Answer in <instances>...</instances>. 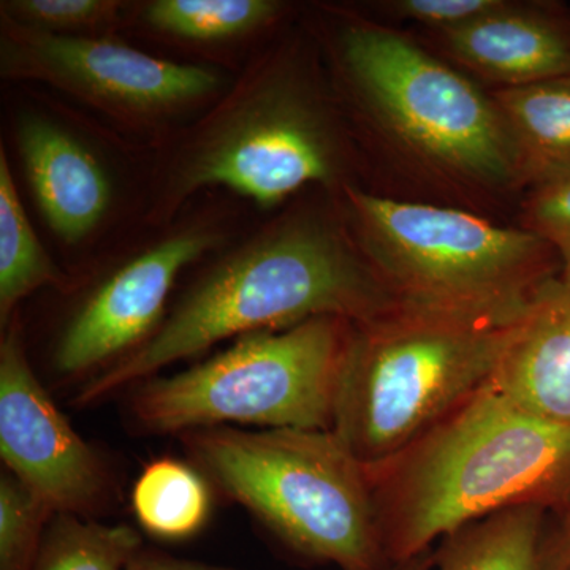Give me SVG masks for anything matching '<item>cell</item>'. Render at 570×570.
<instances>
[{
  "label": "cell",
  "mask_w": 570,
  "mask_h": 570,
  "mask_svg": "<svg viewBox=\"0 0 570 570\" xmlns=\"http://www.w3.org/2000/svg\"><path fill=\"white\" fill-rule=\"evenodd\" d=\"M223 239L217 224H183L108 273L59 332L51 354L55 373L85 384L141 347L167 316L168 298L184 269Z\"/></svg>",
  "instance_id": "10"
},
{
  "label": "cell",
  "mask_w": 570,
  "mask_h": 570,
  "mask_svg": "<svg viewBox=\"0 0 570 570\" xmlns=\"http://www.w3.org/2000/svg\"><path fill=\"white\" fill-rule=\"evenodd\" d=\"M517 325L404 307L354 324L333 433L365 468L393 459L491 381Z\"/></svg>",
  "instance_id": "7"
},
{
  "label": "cell",
  "mask_w": 570,
  "mask_h": 570,
  "mask_svg": "<svg viewBox=\"0 0 570 570\" xmlns=\"http://www.w3.org/2000/svg\"><path fill=\"white\" fill-rule=\"evenodd\" d=\"M430 553H426L425 557L417 558V560L414 561L387 562V564L382 566V568L377 570H425L428 560H430Z\"/></svg>",
  "instance_id": "27"
},
{
  "label": "cell",
  "mask_w": 570,
  "mask_h": 570,
  "mask_svg": "<svg viewBox=\"0 0 570 570\" xmlns=\"http://www.w3.org/2000/svg\"><path fill=\"white\" fill-rule=\"evenodd\" d=\"M348 230L336 194L313 187L187 287L154 335L75 393L96 406L220 341L333 316L365 324L395 311Z\"/></svg>",
  "instance_id": "2"
},
{
  "label": "cell",
  "mask_w": 570,
  "mask_h": 570,
  "mask_svg": "<svg viewBox=\"0 0 570 570\" xmlns=\"http://www.w3.org/2000/svg\"><path fill=\"white\" fill-rule=\"evenodd\" d=\"M187 459L285 547L341 570L387 564L366 468L333 431L200 428Z\"/></svg>",
  "instance_id": "6"
},
{
  "label": "cell",
  "mask_w": 570,
  "mask_h": 570,
  "mask_svg": "<svg viewBox=\"0 0 570 570\" xmlns=\"http://www.w3.org/2000/svg\"><path fill=\"white\" fill-rule=\"evenodd\" d=\"M354 322L324 316L236 337L174 376L134 385L129 414L145 433L214 426L332 431Z\"/></svg>",
  "instance_id": "8"
},
{
  "label": "cell",
  "mask_w": 570,
  "mask_h": 570,
  "mask_svg": "<svg viewBox=\"0 0 570 570\" xmlns=\"http://www.w3.org/2000/svg\"><path fill=\"white\" fill-rule=\"evenodd\" d=\"M126 570H234L225 568H216V566L204 564V562H195L179 560V558L170 557V554L160 553V551L140 550L137 557L130 561Z\"/></svg>",
  "instance_id": "26"
},
{
  "label": "cell",
  "mask_w": 570,
  "mask_h": 570,
  "mask_svg": "<svg viewBox=\"0 0 570 570\" xmlns=\"http://www.w3.org/2000/svg\"><path fill=\"white\" fill-rule=\"evenodd\" d=\"M212 487L190 461H153L134 485L135 519L156 539L178 542L194 538L212 515Z\"/></svg>",
  "instance_id": "18"
},
{
  "label": "cell",
  "mask_w": 570,
  "mask_h": 570,
  "mask_svg": "<svg viewBox=\"0 0 570 570\" xmlns=\"http://www.w3.org/2000/svg\"><path fill=\"white\" fill-rule=\"evenodd\" d=\"M71 291V279L52 261L26 214L6 149L0 148V324L17 316L26 296L41 287Z\"/></svg>",
  "instance_id": "17"
},
{
  "label": "cell",
  "mask_w": 570,
  "mask_h": 570,
  "mask_svg": "<svg viewBox=\"0 0 570 570\" xmlns=\"http://www.w3.org/2000/svg\"><path fill=\"white\" fill-rule=\"evenodd\" d=\"M414 32L487 91L570 77V7L547 0H499L456 29Z\"/></svg>",
  "instance_id": "12"
},
{
  "label": "cell",
  "mask_w": 570,
  "mask_h": 570,
  "mask_svg": "<svg viewBox=\"0 0 570 570\" xmlns=\"http://www.w3.org/2000/svg\"><path fill=\"white\" fill-rule=\"evenodd\" d=\"M0 344V455L7 471L56 513L89 519L111 501L107 463L59 411L33 373L20 314Z\"/></svg>",
  "instance_id": "11"
},
{
  "label": "cell",
  "mask_w": 570,
  "mask_h": 570,
  "mask_svg": "<svg viewBox=\"0 0 570 570\" xmlns=\"http://www.w3.org/2000/svg\"><path fill=\"white\" fill-rule=\"evenodd\" d=\"M55 510L9 471L0 478V570H31Z\"/></svg>",
  "instance_id": "21"
},
{
  "label": "cell",
  "mask_w": 570,
  "mask_h": 570,
  "mask_svg": "<svg viewBox=\"0 0 570 570\" xmlns=\"http://www.w3.org/2000/svg\"><path fill=\"white\" fill-rule=\"evenodd\" d=\"M124 3L118 0H10L3 17L26 28L58 36L107 37L121 26Z\"/></svg>",
  "instance_id": "22"
},
{
  "label": "cell",
  "mask_w": 570,
  "mask_h": 570,
  "mask_svg": "<svg viewBox=\"0 0 570 570\" xmlns=\"http://www.w3.org/2000/svg\"><path fill=\"white\" fill-rule=\"evenodd\" d=\"M0 71L7 80L40 81L116 121L154 127L209 102L217 71L135 50L107 37L58 36L2 14Z\"/></svg>",
  "instance_id": "9"
},
{
  "label": "cell",
  "mask_w": 570,
  "mask_h": 570,
  "mask_svg": "<svg viewBox=\"0 0 570 570\" xmlns=\"http://www.w3.org/2000/svg\"><path fill=\"white\" fill-rule=\"evenodd\" d=\"M141 549L140 532L129 524L55 513L31 570H126Z\"/></svg>",
  "instance_id": "20"
},
{
  "label": "cell",
  "mask_w": 570,
  "mask_h": 570,
  "mask_svg": "<svg viewBox=\"0 0 570 570\" xmlns=\"http://www.w3.org/2000/svg\"><path fill=\"white\" fill-rule=\"evenodd\" d=\"M491 382L524 411L570 426V281L540 288Z\"/></svg>",
  "instance_id": "14"
},
{
  "label": "cell",
  "mask_w": 570,
  "mask_h": 570,
  "mask_svg": "<svg viewBox=\"0 0 570 570\" xmlns=\"http://www.w3.org/2000/svg\"><path fill=\"white\" fill-rule=\"evenodd\" d=\"M515 153L524 195L570 179V77L489 91Z\"/></svg>",
  "instance_id": "15"
},
{
  "label": "cell",
  "mask_w": 570,
  "mask_h": 570,
  "mask_svg": "<svg viewBox=\"0 0 570 570\" xmlns=\"http://www.w3.org/2000/svg\"><path fill=\"white\" fill-rule=\"evenodd\" d=\"M288 11L277 0H154L142 7V21L168 39L219 45L268 31Z\"/></svg>",
  "instance_id": "19"
},
{
  "label": "cell",
  "mask_w": 570,
  "mask_h": 570,
  "mask_svg": "<svg viewBox=\"0 0 570 570\" xmlns=\"http://www.w3.org/2000/svg\"><path fill=\"white\" fill-rule=\"evenodd\" d=\"M515 225L553 247L570 281V179L524 195Z\"/></svg>",
  "instance_id": "24"
},
{
  "label": "cell",
  "mask_w": 570,
  "mask_h": 570,
  "mask_svg": "<svg viewBox=\"0 0 570 570\" xmlns=\"http://www.w3.org/2000/svg\"><path fill=\"white\" fill-rule=\"evenodd\" d=\"M14 138L26 178L51 230L66 245H80L111 209L115 187L107 165L80 134L41 112H22Z\"/></svg>",
  "instance_id": "13"
},
{
  "label": "cell",
  "mask_w": 570,
  "mask_h": 570,
  "mask_svg": "<svg viewBox=\"0 0 570 570\" xmlns=\"http://www.w3.org/2000/svg\"><path fill=\"white\" fill-rule=\"evenodd\" d=\"M313 33L362 159L365 189L515 225L524 189L493 99L409 29L313 6Z\"/></svg>",
  "instance_id": "1"
},
{
  "label": "cell",
  "mask_w": 570,
  "mask_h": 570,
  "mask_svg": "<svg viewBox=\"0 0 570 570\" xmlns=\"http://www.w3.org/2000/svg\"><path fill=\"white\" fill-rule=\"evenodd\" d=\"M499 0H379L360 7L387 24L411 22L412 31L441 32L478 20L498 7Z\"/></svg>",
  "instance_id": "23"
},
{
  "label": "cell",
  "mask_w": 570,
  "mask_h": 570,
  "mask_svg": "<svg viewBox=\"0 0 570 570\" xmlns=\"http://www.w3.org/2000/svg\"><path fill=\"white\" fill-rule=\"evenodd\" d=\"M262 208L307 187L365 186L356 149L313 33L287 31L179 134L157 171L148 220L170 223L205 187Z\"/></svg>",
  "instance_id": "3"
},
{
  "label": "cell",
  "mask_w": 570,
  "mask_h": 570,
  "mask_svg": "<svg viewBox=\"0 0 570 570\" xmlns=\"http://www.w3.org/2000/svg\"><path fill=\"white\" fill-rule=\"evenodd\" d=\"M540 561L542 570H570V513L554 534L543 531Z\"/></svg>",
  "instance_id": "25"
},
{
  "label": "cell",
  "mask_w": 570,
  "mask_h": 570,
  "mask_svg": "<svg viewBox=\"0 0 570 570\" xmlns=\"http://www.w3.org/2000/svg\"><path fill=\"white\" fill-rule=\"evenodd\" d=\"M366 471L385 560L414 561L491 513L570 498V426L524 411L489 381Z\"/></svg>",
  "instance_id": "4"
},
{
  "label": "cell",
  "mask_w": 570,
  "mask_h": 570,
  "mask_svg": "<svg viewBox=\"0 0 570 570\" xmlns=\"http://www.w3.org/2000/svg\"><path fill=\"white\" fill-rule=\"evenodd\" d=\"M546 513L521 505L464 524L431 551L425 570H542Z\"/></svg>",
  "instance_id": "16"
},
{
  "label": "cell",
  "mask_w": 570,
  "mask_h": 570,
  "mask_svg": "<svg viewBox=\"0 0 570 570\" xmlns=\"http://www.w3.org/2000/svg\"><path fill=\"white\" fill-rule=\"evenodd\" d=\"M336 200L356 246L404 309L513 325L561 275L553 247L517 225L362 186L343 187Z\"/></svg>",
  "instance_id": "5"
}]
</instances>
